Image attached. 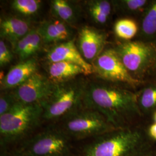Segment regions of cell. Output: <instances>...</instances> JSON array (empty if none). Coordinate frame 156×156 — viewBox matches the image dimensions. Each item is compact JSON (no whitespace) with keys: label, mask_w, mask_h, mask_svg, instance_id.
<instances>
[{"label":"cell","mask_w":156,"mask_h":156,"mask_svg":"<svg viewBox=\"0 0 156 156\" xmlns=\"http://www.w3.org/2000/svg\"><path fill=\"white\" fill-rule=\"evenodd\" d=\"M43 122L41 105L17 102L0 116V144L12 148L36 133Z\"/></svg>","instance_id":"3957f363"},{"label":"cell","mask_w":156,"mask_h":156,"mask_svg":"<svg viewBox=\"0 0 156 156\" xmlns=\"http://www.w3.org/2000/svg\"><path fill=\"white\" fill-rule=\"evenodd\" d=\"M149 124L115 129L90 139L75 156H138L156 145L147 133Z\"/></svg>","instance_id":"7a4b0ae2"},{"label":"cell","mask_w":156,"mask_h":156,"mask_svg":"<svg viewBox=\"0 0 156 156\" xmlns=\"http://www.w3.org/2000/svg\"><path fill=\"white\" fill-rule=\"evenodd\" d=\"M151 123H156V111L153 113L152 117H151Z\"/></svg>","instance_id":"4dcf8cb0"},{"label":"cell","mask_w":156,"mask_h":156,"mask_svg":"<svg viewBox=\"0 0 156 156\" xmlns=\"http://www.w3.org/2000/svg\"><path fill=\"white\" fill-rule=\"evenodd\" d=\"M88 81L80 76L55 84L52 92L42 104L44 122L56 124L82 108Z\"/></svg>","instance_id":"277c9868"},{"label":"cell","mask_w":156,"mask_h":156,"mask_svg":"<svg viewBox=\"0 0 156 156\" xmlns=\"http://www.w3.org/2000/svg\"><path fill=\"white\" fill-rule=\"evenodd\" d=\"M33 28L28 20L21 17H1L0 20L1 39H5L12 47Z\"/></svg>","instance_id":"5bb4252c"},{"label":"cell","mask_w":156,"mask_h":156,"mask_svg":"<svg viewBox=\"0 0 156 156\" xmlns=\"http://www.w3.org/2000/svg\"><path fill=\"white\" fill-rule=\"evenodd\" d=\"M54 86L55 84L46 75L38 71L22 84L10 91L17 102L42 105L52 92Z\"/></svg>","instance_id":"9c48e42d"},{"label":"cell","mask_w":156,"mask_h":156,"mask_svg":"<svg viewBox=\"0 0 156 156\" xmlns=\"http://www.w3.org/2000/svg\"><path fill=\"white\" fill-rule=\"evenodd\" d=\"M55 124L73 142L90 140L116 129L100 112L83 106Z\"/></svg>","instance_id":"52a82bcc"},{"label":"cell","mask_w":156,"mask_h":156,"mask_svg":"<svg viewBox=\"0 0 156 156\" xmlns=\"http://www.w3.org/2000/svg\"><path fill=\"white\" fill-rule=\"evenodd\" d=\"M0 156H9V147L3 144H0Z\"/></svg>","instance_id":"4316f807"},{"label":"cell","mask_w":156,"mask_h":156,"mask_svg":"<svg viewBox=\"0 0 156 156\" xmlns=\"http://www.w3.org/2000/svg\"><path fill=\"white\" fill-rule=\"evenodd\" d=\"M108 38L104 30L85 26L79 30L75 44L84 59L92 64L109 44Z\"/></svg>","instance_id":"30bf717a"},{"label":"cell","mask_w":156,"mask_h":156,"mask_svg":"<svg viewBox=\"0 0 156 156\" xmlns=\"http://www.w3.org/2000/svg\"><path fill=\"white\" fill-rule=\"evenodd\" d=\"M147 133L151 140L156 143V123H151L148 125Z\"/></svg>","instance_id":"484cf974"},{"label":"cell","mask_w":156,"mask_h":156,"mask_svg":"<svg viewBox=\"0 0 156 156\" xmlns=\"http://www.w3.org/2000/svg\"><path fill=\"white\" fill-rule=\"evenodd\" d=\"M37 28L45 45H56L75 39L73 27L54 17L44 21Z\"/></svg>","instance_id":"7c38bea8"},{"label":"cell","mask_w":156,"mask_h":156,"mask_svg":"<svg viewBox=\"0 0 156 156\" xmlns=\"http://www.w3.org/2000/svg\"><path fill=\"white\" fill-rule=\"evenodd\" d=\"M46 76L54 84L66 82L80 76H86L84 70L76 64L67 62L47 63Z\"/></svg>","instance_id":"2e32d148"},{"label":"cell","mask_w":156,"mask_h":156,"mask_svg":"<svg viewBox=\"0 0 156 156\" xmlns=\"http://www.w3.org/2000/svg\"><path fill=\"white\" fill-rule=\"evenodd\" d=\"M44 44L37 27H33L27 35L14 45L13 50L20 62L34 58Z\"/></svg>","instance_id":"e0dca14e"},{"label":"cell","mask_w":156,"mask_h":156,"mask_svg":"<svg viewBox=\"0 0 156 156\" xmlns=\"http://www.w3.org/2000/svg\"><path fill=\"white\" fill-rule=\"evenodd\" d=\"M83 107L100 112L116 129L150 124L140 112L136 90L98 78L88 81Z\"/></svg>","instance_id":"6da1fadb"},{"label":"cell","mask_w":156,"mask_h":156,"mask_svg":"<svg viewBox=\"0 0 156 156\" xmlns=\"http://www.w3.org/2000/svg\"><path fill=\"white\" fill-rule=\"evenodd\" d=\"M13 53L8 46L6 45L4 40H0V66L4 67L9 64L13 59Z\"/></svg>","instance_id":"d4e9b609"},{"label":"cell","mask_w":156,"mask_h":156,"mask_svg":"<svg viewBox=\"0 0 156 156\" xmlns=\"http://www.w3.org/2000/svg\"><path fill=\"white\" fill-rule=\"evenodd\" d=\"M95 78L136 90L142 82L132 77L116 50L108 44L92 63Z\"/></svg>","instance_id":"ba28073f"},{"label":"cell","mask_w":156,"mask_h":156,"mask_svg":"<svg viewBox=\"0 0 156 156\" xmlns=\"http://www.w3.org/2000/svg\"><path fill=\"white\" fill-rule=\"evenodd\" d=\"M151 0L112 1L114 12L122 17L131 18L138 22L147 8Z\"/></svg>","instance_id":"44dd1931"},{"label":"cell","mask_w":156,"mask_h":156,"mask_svg":"<svg viewBox=\"0 0 156 156\" xmlns=\"http://www.w3.org/2000/svg\"><path fill=\"white\" fill-rule=\"evenodd\" d=\"M151 75H156V62L155 64H154V67H153V69H152L151 72L150 76H151Z\"/></svg>","instance_id":"f546056e"},{"label":"cell","mask_w":156,"mask_h":156,"mask_svg":"<svg viewBox=\"0 0 156 156\" xmlns=\"http://www.w3.org/2000/svg\"><path fill=\"white\" fill-rule=\"evenodd\" d=\"M38 71V62L34 57L13 66L1 80V91H10L24 83Z\"/></svg>","instance_id":"4fadbf2b"},{"label":"cell","mask_w":156,"mask_h":156,"mask_svg":"<svg viewBox=\"0 0 156 156\" xmlns=\"http://www.w3.org/2000/svg\"><path fill=\"white\" fill-rule=\"evenodd\" d=\"M138 156H156V145Z\"/></svg>","instance_id":"83f0119b"},{"label":"cell","mask_w":156,"mask_h":156,"mask_svg":"<svg viewBox=\"0 0 156 156\" xmlns=\"http://www.w3.org/2000/svg\"><path fill=\"white\" fill-rule=\"evenodd\" d=\"M136 91L140 112L146 122L151 123V117L156 111V75L146 79Z\"/></svg>","instance_id":"9a60e30c"},{"label":"cell","mask_w":156,"mask_h":156,"mask_svg":"<svg viewBox=\"0 0 156 156\" xmlns=\"http://www.w3.org/2000/svg\"><path fill=\"white\" fill-rule=\"evenodd\" d=\"M42 4V1L40 0H13L11 7L17 14L27 18L37 15Z\"/></svg>","instance_id":"603a6c76"},{"label":"cell","mask_w":156,"mask_h":156,"mask_svg":"<svg viewBox=\"0 0 156 156\" xmlns=\"http://www.w3.org/2000/svg\"><path fill=\"white\" fill-rule=\"evenodd\" d=\"M112 45L133 78L142 82L150 76L156 62V43L117 40Z\"/></svg>","instance_id":"8992f818"},{"label":"cell","mask_w":156,"mask_h":156,"mask_svg":"<svg viewBox=\"0 0 156 156\" xmlns=\"http://www.w3.org/2000/svg\"><path fill=\"white\" fill-rule=\"evenodd\" d=\"M17 102L11 91L1 92L0 95V116L9 111Z\"/></svg>","instance_id":"cb8c5ba5"},{"label":"cell","mask_w":156,"mask_h":156,"mask_svg":"<svg viewBox=\"0 0 156 156\" xmlns=\"http://www.w3.org/2000/svg\"><path fill=\"white\" fill-rule=\"evenodd\" d=\"M138 23L139 31L135 39L156 43V0H151Z\"/></svg>","instance_id":"d6986e66"},{"label":"cell","mask_w":156,"mask_h":156,"mask_svg":"<svg viewBox=\"0 0 156 156\" xmlns=\"http://www.w3.org/2000/svg\"><path fill=\"white\" fill-rule=\"evenodd\" d=\"M9 156H28L9 149Z\"/></svg>","instance_id":"f1b7e54d"},{"label":"cell","mask_w":156,"mask_h":156,"mask_svg":"<svg viewBox=\"0 0 156 156\" xmlns=\"http://www.w3.org/2000/svg\"><path fill=\"white\" fill-rule=\"evenodd\" d=\"M55 124L37 131L12 150L28 156H75L76 147Z\"/></svg>","instance_id":"5b68a950"},{"label":"cell","mask_w":156,"mask_h":156,"mask_svg":"<svg viewBox=\"0 0 156 156\" xmlns=\"http://www.w3.org/2000/svg\"><path fill=\"white\" fill-rule=\"evenodd\" d=\"M138 31V23L131 18L121 17L113 25V33L119 41L134 40L136 37Z\"/></svg>","instance_id":"7402d4cb"},{"label":"cell","mask_w":156,"mask_h":156,"mask_svg":"<svg viewBox=\"0 0 156 156\" xmlns=\"http://www.w3.org/2000/svg\"><path fill=\"white\" fill-rule=\"evenodd\" d=\"M75 2L67 0H52L50 2V13L54 18L73 27L80 17V8Z\"/></svg>","instance_id":"ffe728a7"},{"label":"cell","mask_w":156,"mask_h":156,"mask_svg":"<svg viewBox=\"0 0 156 156\" xmlns=\"http://www.w3.org/2000/svg\"><path fill=\"white\" fill-rule=\"evenodd\" d=\"M45 55L47 63L58 62H69L82 67L86 75L94 73L93 67L86 62L78 50L75 39L51 45Z\"/></svg>","instance_id":"8fae6325"},{"label":"cell","mask_w":156,"mask_h":156,"mask_svg":"<svg viewBox=\"0 0 156 156\" xmlns=\"http://www.w3.org/2000/svg\"><path fill=\"white\" fill-rule=\"evenodd\" d=\"M84 7L91 22L98 27L106 26L114 12L112 1L108 0L87 1Z\"/></svg>","instance_id":"ac0fdd59"}]
</instances>
